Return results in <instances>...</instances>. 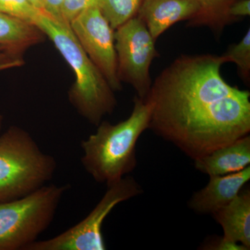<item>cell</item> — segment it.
<instances>
[{
	"label": "cell",
	"mask_w": 250,
	"mask_h": 250,
	"mask_svg": "<svg viewBox=\"0 0 250 250\" xmlns=\"http://www.w3.org/2000/svg\"><path fill=\"white\" fill-rule=\"evenodd\" d=\"M212 215L223 228L224 239L250 249V187L242 189L232 201Z\"/></svg>",
	"instance_id": "7c38bea8"
},
{
	"label": "cell",
	"mask_w": 250,
	"mask_h": 250,
	"mask_svg": "<svg viewBox=\"0 0 250 250\" xmlns=\"http://www.w3.org/2000/svg\"><path fill=\"white\" fill-rule=\"evenodd\" d=\"M250 164V134L194 161L195 169L208 176L234 173Z\"/></svg>",
	"instance_id": "8fae6325"
},
{
	"label": "cell",
	"mask_w": 250,
	"mask_h": 250,
	"mask_svg": "<svg viewBox=\"0 0 250 250\" xmlns=\"http://www.w3.org/2000/svg\"><path fill=\"white\" fill-rule=\"evenodd\" d=\"M82 48L98 67L114 91L122 90L118 77L114 30L98 6H93L79 15L70 22Z\"/></svg>",
	"instance_id": "ba28073f"
},
{
	"label": "cell",
	"mask_w": 250,
	"mask_h": 250,
	"mask_svg": "<svg viewBox=\"0 0 250 250\" xmlns=\"http://www.w3.org/2000/svg\"><path fill=\"white\" fill-rule=\"evenodd\" d=\"M143 0H100L98 7L113 30L135 17Z\"/></svg>",
	"instance_id": "9a60e30c"
},
{
	"label": "cell",
	"mask_w": 250,
	"mask_h": 250,
	"mask_svg": "<svg viewBox=\"0 0 250 250\" xmlns=\"http://www.w3.org/2000/svg\"><path fill=\"white\" fill-rule=\"evenodd\" d=\"M204 250H248L246 247L239 243H233V242L227 241L224 239L223 236L221 238H213L205 242L202 246Z\"/></svg>",
	"instance_id": "ffe728a7"
},
{
	"label": "cell",
	"mask_w": 250,
	"mask_h": 250,
	"mask_svg": "<svg viewBox=\"0 0 250 250\" xmlns=\"http://www.w3.org/2000/svg\"><path fill=\"white\" fill-rule=\"evenodd\" d=\"M223 56L183 54L152 82L149 128L195 161L250 133V93L221 75Z\"/></svg>",
	"instance_id": "6da1fadb"
},
{
	"label": "cell",
	"mask_w": 250,
	"mask_h": 250,
	"mask_svg": "<svg viewBox=\"0 0 250 250\" xmlns=\"http://www.w3.org/2000/svg\"><path fill=\"white\" fill-rule=\"evenodd\" d=\"M3 122H4V118L2 115L0 113V131H1V128H2Z\"/></svg>",
	"instance_id": "cb8c5ba5"
},
{
	"label": "cell",
	"mask_w": 250,
	"mask_h": 250,
	"mask_svg": "<svg viewBox=\"0 0 250 250\" xmlns=\"http://www.w3.org/2000/svg\"><path fill=\"white\" fill-rule=\"evenodd\" d=\"M70 186L45 185L27 196L0 203V250H25L49 228Z\"/></svg>",
	"instance_id": "5b68a950"
},
{
	"label": "cell",
	"mask_w": 250,
	"mask_h": 250,
	"mask_svg": "<svg viewBox=\"0 0 250 250\" xmlns=\"http://www.w3.org/2000/svg\"><path fill=\"white\" fill-rule=\"evenodd\" d=\"M229 15L235 21L237 18L249 16L250 15V0H236L229 9Z\"/></svg>",
	"instance_id": "44dd1931"
},
{
	"label": "cell",
	"mask_w": 250,
	"mask_h": 250,
	"mask_svg": "<svg viewBox=\"0 0 250 250\" xmlns=\"http://www.w3.org/2000/svg\"><path fill=\"white\" fill-rule=\"evenodd\" d=\"M200 4L198 14L188 22L189 27H207L215 34L234 22L229 15V9L236 0H196Z\"/></svg>",
	"instance_id": "5bb4252c"
},
{
	"label": "cell",
	"mask_w": 250,
	"mask_h": 250,
	"mask_svg": "<svg viewBox=\"0 0 250 250\" xmlns=\"http://www.w3.org/2000/svg\"><path fill=\"white\" fill-rule=\"evenodd\" d=\"M114 38L118 79L131 85L136 96L145 100L152 83L151 64L159 57L155 41L138 16L116 29Z\"/></svg>",
	"instance_id": "52a82bcc"
},
{
	"label": "cell",
	"mask_w": 250,
	"mask_h": 250,
	"mask_svg": "<svg viewBox=\"0 0 250 250\" xmlns=\"http://www.w3.org/2000/svg\"><path fill=\"white\" fill-rule=\"evenodd\" d=\"M200 10L196 0H143L136 16L156 41L171 26L180 21H190Z\"/></svg>",
	"instance_id": "30bf717a"
},
{
	"label": "cell",
	"mask_w": 250,
	"mask_h": 250,
	"mask_svg": "<svg viewBox=\"0 0 250 250\" xmlns=\"http://www.w3.org/2000/svg\"><path fill=\"white\" fill-rule=\"evenodd\" d=\"M55 158L27 130L13 125L0 135V203L22 198L53 178Z\"/></svg>",
	"instance_id": "277c9868"
},
{
	"label": "cell",
	"mask_w": 250,
	"mask_h": 250,
	"mask_svg": "<svg viewBox=\"0 0 250 250\" xmlns=\"http://www.w3.org/2000/svg\"><path fill=\"white\" fill-rule=\"evenodd\" d=\"M33 5L37 7L38 9L43 10V4H42V0H29Z\"/></svg>",
	"instance_id": "603a6c76"
},
{
	"label": "cell",
	"mask_w": 250,
	"mask_h": 250,
	"mask_svg": "<svg viewBox=\"0 0 250 250\" xmlns=\"http://www.w3.org/2000/svg\"><path fill=\"white\" fill-rule=\"evenodd\" d=\"M223 57L227 62L236 64L242 80L246 83L250 81V30L238 43L229 46Z\"/></svg>",
	"instance_id": "2e32d148"
},
{
	"label": "cell",
	"mask_w": 250,
	"mask_h": 250,
	"mask_svg": "<svg viewBox=\"0 0 250 250\" xmlns=\"http://www.w3.org/2000/svg\"><path fill=\"white\" fill-rule=\"evenodd\" d=\"M143 192L142 187L134 177L125 176L107 186L101 200L80 223L53 238L31 243L25 250H106L103 234L105 219L117 205Z\"/></svg>",
	"instance_id": "8992f818"
},
{
	"label": "cell",
	"mask_w": 250,
	"mask_h": 250,
	"mask_svg": "<svg viewBox=\"0 0 250 250\" xmlns=\"http://www.w3.org/2000/svg\"><path fill=\"white\" fill-rule=\"evenodd\" d=\"M100 0H63L62 6V18L70 23L85 10L98 6Z\"/></svg>",
	"instance_id": "ac0fdd59"
},
{
	"label": "cell",
	"mask_w": 250,
	"mask_h": 250,
	"mask_svg": "<svg viewBox=\"0 0 250 250\" xmlns=\"http://www.w3.org/2000/svg\"><path fill=\"white\" fill-rule=\"evenodd\" d=\"M29 0H0V12L34 24L41 11Z\"/></svg>",
	"instance_id": "e0dca14e"
},
{
	"label": "cell",
	"mask_w": 250,
	"mask_h": 250,
	"mask_svg": "<svg viewBox=\"0 0 250 250\" xmlns=\"http://www.w3.org/2000/svg\"><path fill=\"white\" fill-rule=\"evenodd\" d=\"M250 179V166L239 172L209 176V182L188 201L190 209L200 214H213L232 201Z\"/></svg>",
	"instance_id": "9c48e42d"
},
{
	"label": "cell",
	"mask_w": 250,
	"mask_h": 250,
	"mask_svg": "<svg viewBox=\"0 0 250 250\" xmlns=\"http://www.w3.org/2000/svg\"><path fill=\"white\" fill-rule=\"evenodd\" d=\"M151 113V104L136 96L129 118L115 125L103 121L82 141L81 162L95 182L109 186L136 168V144L149 128Z\"/></svg>",
	"instance_id": "3957f363"
},
{
	"label": "cell",
	"mask_w": 250,
	"mask_h": 250,
	"mask_svg": "<svg viewBox=\"0 0 250 250\" xmlns=\"http://www.w3.org/2000/svg\"><path fill=\"white\" fill-rule=\"evenodd\" d=\"M24 56L15 53L6 47L0 46V71L22 66Z\"/></svg>",
	"instance_id": "d6986e66"
},
{
	"label": "cell",
	"mask_w": 250,
	"mask_h": 250,
	"mask_svg": "<svg viewBox=\"0 0 250 250\" xmlns=\"http://www.w3.org/2000/svg\"><path fill=\"white\" fill-rule=\"evenodd\" d=\"M45 34L37 27L0 12V46L24 56L27 49L41 43Z\"/></svg>",
	"instance_id": "4fadbf2b"
},
{
	"label": "cell",
	"mask_w": 250,
	"mask_h": 250,
	"mask_svg": "<svg viewBox=\"0 0 250 250\" xmlns=\"http://www.w3.org/2000/svg\"><path fill=\"white\" fill-rule=\"evenodd\" d=\"M34 25L53 42L75 74L68 91L70 104L81 116L98 126L116 107L114 90L82 48L70 23L41 9Z\"/></svg>",
	"instance_id": "7a4b0ae2"
},
{
	"label": "cell",
	"mask_w": 250,
	"mask_h": 250,
	"mask_svg": "<svg viewBox=\"0 0 250 250\" xmlns=\"http://www.w3.org/2000/svg\"><path fill=\"white\" fill-rule=\"evenodd\" d=\"M62 2H63V0H42L43 10L51 16L59 18V19H62Z\"/></svg>",
	"instance_id": "7402d4cb"
}]
</instances>
